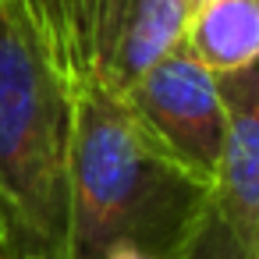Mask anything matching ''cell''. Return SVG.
Masks as SVG:
<instances>
[{
	"mask_svg": "<svg viewBox=\"0 0 259 259\" xmlns=\"http://www.w3.org/2000/svg\"><path fill=\"white\" fill-rule=\"evenodd\" d=\"M185 47L213 75L259 61V0H199L188 15Z\"/></svg>",
	"mask_w": 259,
	"mask_h": 259,
	"instance_id": "obj_7",
	"label": "cell"
},
{
	"mask_svg": "<svg viewBox=\"0 0 259 259\" xmlns=\"http://www.w3.org/2000/svg\"><path fill=\"white\" fill-rule=\"evenodd\" d=\"M174 259H248L238 245V238L231 234V227L224 224L220 209L209 202L206 213L199 217V224L192 227L188 241L181 245V252Z\"/></svg>",
	"mask_w": 259,
	"mask_h": 259,
	"instance_id": "obj_8",
	"label": "cell"
},
{
	"mask_svg": "<svg viewBox=\"0 0 259 259\" xmlns=\"http://www.w3.org/2000/svg\"><path fill=\"white\" fill-rule=\"evenodd\" d=\"M188 4H192V8H195V4H199V0H188Z\"/></svg>",
	"mask_w": 259,
	"mask_h": 259,
	"instance_id": "obj_11",
	"label": "cell"
},
{
	"mask_svg": "<svg viewBox=\"0 0 259 259\" xmlns=\"http://www.w3.org/2000/svg\"><path fill=\"white\" fill-rule=\"evenodd\" d=\"M124 96L142 124L163 142V149L213 188L227 128L217 75L199 64L195 54L181 43L142 78H135Z\"/></svg>",
	"mask_w": 259,
	"mask_h": 259,
	"instance_id": "obj_3",
	"label": "cell"
},
{
	"mask_svg": "<svg viewBox=\"0 0 259 259\" xmlns=\"http://www.w3.org/2000/svg\"><path fill=\"white\" fill-rule=\"evenodd\" d=\"M4 4L36 36L39 50L68 82V89L96 75L93 0H4Z\"/></svg>",
	"mask_w": 259,
	"mask_h": 259,
	"instance_id": "obj_6",
	"label": "cell"
},
{
	"mask_svg": "<svg viewBox=\"0 0 259 259\" xmlns=\"http://www.w3.org/2000/svg\"><path fill=\"white\" fill-rule=\"evenodd\" d=\"M124 8H128V0H93V54H96V71L110 57V47L117 39Z\"/></svg>",
	"mask_w": 259,
	"mask_h": 259,
	"instance_id": "obj_9",
	"label": "cell"
},
{
	"mask_svg": "<svg viewBox=\"0 0 259 259\" xmlns=\"http://www.w3.org/2000/svg\"><path fill=\"white\" fill-rule=\"evenodd\" d=\"M209 202L213 188L163 149L117 85L96 71L71 89L64 259H103L114 245L174 259Z\"/></svg>",
	"mask_w": 259,
	"mask_h": 259,
	"instance_id": "obj_1",
	"label": "cell"
},
{
	"mask_svg": "<svg viewBox=\"0 0 259 259\" xmlns=\"http://www.w3.org/2000/svg\"><path fill=\"white\" fill-rule=\"evenodd\" d=\"M224 96V149L213 178V206L248 259H259V61L217 75Z\"/></svg>",
	"mask_w": 259,
	"mask_h": 259,
	"instance_id": "obj_4",
	"label": "cell"
},
{
	"mask_svg": "<svg viewBox=\"0 0 259 259\" xmlns=\"http://www.w3.org/2000/svg\"><path fill=\"white\" fill-rule=\"evenodd\" d=\"M188 15H192L188 0H128L117 39L100 75L124 93L156 61H163L174 47L185 43Z\"/></svg>",
	"mask_w": 259,
	"mask_h": 259,
	"instance_id": "obj_5",
	"label": "cell"
},
{
	"mask_svg": "<svg viewBox=\"0 0 259 259\" xmlns=\"http://www.w3.org/2000/svg\"><path fill=\"white\" fill-rule=\"evenodd\" d=\"M103 259H160V255H153L146 248H135V245H114Z\"/></svg>",
	"mask_w": 259,
	"mask_h": 259,
	"instance_id": "obj_10",
	"label": "cell"
},
{
	"mask_svg": "<svg viewBox=\"0 0 259 259\" xmlns=\"http://www.w3.org/2000/svg\"><path fill=\"white\" fill-rule=\"evenodd\" d=\"M71 89L0 0V259H64Z\"/></svg>",
	"mask_w": 259,
	"mask_h": 259,
	"instance_id": "obj_2",
	"label": "cell"
}]
</instances>
